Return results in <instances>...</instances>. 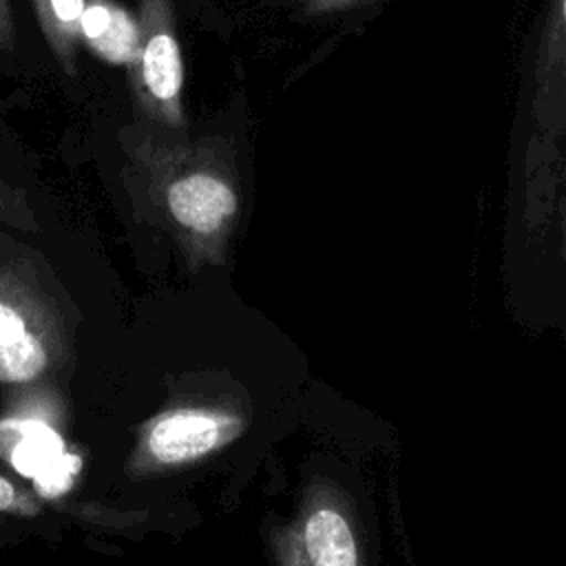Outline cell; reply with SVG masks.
<instances>
[{
  "mask_svg": "<svg viewBox=\"0 0 566 566\" xmlns=\"http://www.w3.org/2000/svg\"><path fill=\"white\" fill-rule=\"evenodd\" d=\"M40 31L60 66L73 75L77 46L82 42L80 22L86 0H31Z\"/></svg>",
  "mask_w": 566,
  "mask_h": 566,
  "instance_id": "8",
  "label": "cell"
},
{
  "mask_svg": "<svg viewBox=\"0 0 566 566\" xmlns=\"http://www.w3.org/2000/svg\"><path fill=\"white\" fill-rule=\"evenodd\" d=\"M13 42V11L11 0H0V49Z\"/></svg>",
  "mask_w": 566,
  "mask_h": 566,
  "instance_id": "12",
  "label": "cell"
},
{
  "mask_svg": "<svg viewBox=\"0 0 566 566\" xmlns=\"http://www.w3.org/2000/svg\"><path fill=\"white\" fill-rule=\"evenodd\" d=\"M528 117L535 135L566 137V0H548L531 71Z\"/></svg>",
  "mask_w": 566,
  "mask_h": 566,
  "instance_id": "5",
  "label": "cell"
},
{
  "mask_svg": "<svg viewBox=\"0 0 566 566\" xmlns=\"http://www.w3.org/2000/svg\"><path fill=\"white\" fill-rule=\"evenodd\" d=\"M150 161V199L192 263H221L239 217V190L206 146H159Z\"/></svg>",
  "mask_w": 566,
  "mask_h": 566,
  "instance_id": "1",
  "label": "cell"
},
{
  "mask_svg": "<svg viewBox=\"0 0 566 566\" xmlns=\"http://www.w3.org/2000/svg\"><path fill=\"white\" fill-rule=\"evenodd\" d=\"M360 2H367V0H303V11L307 15H325V13L352 9Z\"/></svg>",
  "mask_w": 566,
  "mask_h": 566,
  "instance_id": "11",
  "label": "cell"
},
{
  "mask_svg": "<svg viewBox=\"0 0 566 566\" xmlns=\"http://www.w3.org/2000/svg\"><path fill=\"white\" fill-rule=\"evenodd\" d=\"M80 35L82 44L106 64L128 69L139 51V20L115 0H86Z\"/></svg>",
  "mask_w": 566,
  "mask_h": 566,
  "instance_id": "6",
  "label": "cell"
},
{
  "mask_svg": "<svg viewBox=\"0 0 566 566\" xmlns=\"http://www.w3.org/2000/svg\"><path fill=\"white\" fill-rule=\"evenodd\" d=\"M243 431V418L221 407H175L155 416L142 431L133 467L164 471L208 458Z\"/></svg>",
  "mask_w": 566,
  "mask_h": 566,
  "instance_id": "4",
  "label": "cell"
},
{
  "mask_svg": "<svg viewBox=\"0 0 566 566\" xmlns=\"http://www.w3.org/2000/svg\"><path fill=\"white\" fill-rule=\"evenodd\" d=\"M303 562L314 566H356L358 542L347 513L334 502H316L301 524Z\"/></svg>",
  "mask_w": 566,
  "mask_h": 566,
  "instance_id": "7",
  "label": "cell"
},
{
  "mask_svg": "<svg viewBox=\"0 0 566 566\" xmlns=\"http://www.w3.org/2000/svg\"><path fill=\"white\" fill-rule=\"evenodd\" d=\"M0 221L7 226H13L18 230L38 232L40 223L33 214V208L29 206L22 190L13 188L0 177Z\"/></svg>",
  "mask_w": 566,
  "mask_h": 566,
  "instance_id": "9",
  "label": "cell"
},
{
  "mask_svg": "<svg viewBox=\"0 0 566 566\" xmlns=\"http://www.w3.org/2000/svg\"><path fill=\"white\" fill-rule=\"evenodd\" d=\"M38 511V504L20 491L11 480L0 475V513H18V515H31Z\"/></svg>",
  "mask_w": 566,
  "mask_h": 566,
  "instance_id": "10",
  "label": "cell"
},
{
  "mask_svg": "<svg viewBox=\"0 0 566 566\" xmlns=\"http://www.w3.org/2000/svg\"><path fill=\"white\" fill-rule=\"evenodd\" d=\"M71 336L60 301L20 252L0 254V385H31L64 369Z\"/></svg>",
  "mask_w": 566,
  "mask_h": 566,
  "instance_id": "2",
  "label": "cell"
},
{
  "mask_svg": "<svg viewBox=\"0 0 566 566\" xmlns=\"http://www.w3.org/2000/svg\"><path fill=\"white\" fill-rule=\"evenodd\" d=\"M139 51L128 66L130 86L142 111L161 126L181 128L184 57L172 0H139Z\"/></svg>",
  "mask_w": 566,
  "mask_h": 566,
  "instance_id": "3",
  "label": "cell"
}]
</instances>
